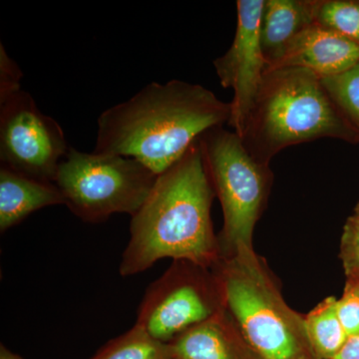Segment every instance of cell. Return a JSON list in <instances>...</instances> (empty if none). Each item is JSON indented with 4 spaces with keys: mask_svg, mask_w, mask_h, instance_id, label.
<instances>
[{
    "mask_svg": "<svg viewBox=\"0 0 359 359\" xmlns=\"http://www.w3.org/2000/svg\"><path fill=\"white\" fill-rule=\"evenodd\" d=\"M323 84L344 119L359 135V62L342 74L325 78Z\"/></svg>",
    "mask_w": 359,
    "mask_h": 359,
    "instance_id": "e0dca14e",
    "label": "cell"
},
{
    "mask_svg": "<svg viewBox=\"0 0 359 359\" xmlns=\"http://www.w3.org/2000/svg\"><path fill=\"white\" fill-rule=\"evenodd\" d=\"M176 359H263L226 308L171 342Z\"/></svg>",
    "mask_w": 359,
    "mask_h": 359,
    "instance_id": "8fae6325",
    "label": "cell"
},
{
    "mask_svg": "<svg viewBox=\"0 0 359 359\" xmlns=\"http://www.w3.org/2000/svg\"><path fill=\"white\" fill-rule=\"evenodd\" d=\"M0 359H25L21 358L18 354L13 353V351H9L6 346H4V344L0 346Z\"/></svg>",
    "mask_w": 359,
    "mask_h": 359,
    "instance_id": "7402d4cb",
    "label": "cell"
},
{
    "mask_svg": "<svg viewBox=\"0 0 359 359\" xmlns=\"http://www.w3.org/2000/svg\"><path fill=\"white\" fill-rule=\"evenodd\" d=\"M337 311L347 337L359 334V280L347 278L344 294L337 299Z\"/></svg>",
    "mask_w": 359,
    "mask_h": 359,
    "instance_id": "d6986e66",
    "label": "cell"
},
{
    "mask_svg": "<svg viewBox=\"0 0 359 359\" xmlns=\"http://www.w3.org/2000/svg\"><path fill=\"white\" fill-rule=\"evenodd\" d=\"M264 6V0H238L235 39L229 50L214 61L222 86L233 91L228 125L238 137L244 134L268 67L261 42Z\"/></svg>",
    "mask_w": 359,
    "mask_h": 359,
    "instance_id": "9c48e42d",
    "label": "cell"
},
{
    "mask_svg": "<svg viewBox=\"0 0 359 359\" xmlns=\"http://www.w3.org/2000/svg\"><path fill=\"white\" fill-rule=\"evenodd\" d=\"M21 78L20 67L7 55L4 44L0 45V100L21 90Z\"/></svg>",
    "mask_w": 359,
    "mask_h": 359,
    "instance_id": "ffe728a7",
    "label": "cell"
},
{
    "mask_svg": "<svg viewBox=\"0 0 359 359\" xmlns=\"http://www.w3.org/2000/svg\"><path fill=\"white\" fill-rule=\"evenodd\" d=\"M208 175L224 212L218 238L221 257L240 249H254L252 236L268 201L273 173L269 165L257 162L242 139L223 127L200 137Z\"/></svg>",
    "mask_w": 359,
    "mask_h": 359,
    "instance_id": "5b68a950",
    "label": "cell"
},
{
    "mask_svg": "<svg viewBox=\"0 0 359 359\" xmlns=\"http://www.w3.org/2000/svg\"><path fill=\"white\" fill-rule=\"evenodd\" d=\"M157 178L133 158L80 152L70 147L59 164L53 183L75 216L96 224L114 214L133 216L150 195Z\"/></svg>",
    "mask_w": 359,
    "mask_h": 359,
    "instance_id": "8992f818",
    "label": "cell"
},
{
    "mask_svg": "<svg viewBox=\"0 0 359 359\" xmlns=\"http://www.w3.org/2000/svg\"><path fill=\"white\" fill-rule=\"evenodd\" d=\"M334 359H359V334L349 337Z\"/></svg>",
    "mask_w": 359,
    "mask_h": 359,
    "instance_id": "44dd1931",
    "label": "cell"
},
{
    "mask_svg": "<svg viewBox=\"0 0 359 359\" xmlns=\"http://www.w3.org/2000/svg\"><path fill=\"white\" fill-rule=\"evenodd\" d=\"M316 0H266L261 42L266 69L283 55L290 42L314 23Z\"/></svg>",
    "mask_w": 359,
    "mask_h": 359,
    "instance_id": "4fadbf2b",
    "label": "cell"
},
{
    "mask_svg": "<svg viewBox=\"0 0 359 359\" xmlns=\"http://www.w3.org/2000/svg\"><path fill=\"white\" fill-rule=\"evenodd\" d=\"M340 259L347 278L359 280V216L347 219L340 240Z\"/></svg>",
    "mask_w": 359,
    "mask_h": 359,
    "instance_id": "ac0fdd59",
    "label": "cell"
},
{
    "mask_svg": "<svg viewBox=\"0 0 359 359\" xmlns=\"http://www.w3.org/2000/svg\"><path fill=\"white\" fill-rule=\"evenodd\" d=\"M212 269L224 308L262 358L316 359L304 316L287 306L254 249H240L222 257Z\"/></svg>",
    "mask_w": 359,
    "mask_h": 359,
    "instance_id": "277c9868",
    "label": "cell"
},
{
    "mask_svg": "<svg viewBox=\"0 0 359 359\" xmlns=\"http://www.w3.org/2000/svg\"><path fill=\"white\" fill-rule=\"evenodd\" d=\"M304 318L313 358L334 359L348 339L337 316V299L327 297Z\"/></svg>",
    "mask_w": 359,
    "mask_h": 359,
    "instance_id": "5bb4252c",
    "label": "cell"
},
{
    "mask_svg": "<svg viewBox=\"0 0 359 359\" xmlns=\"http://www.w3.org/2000/svg\"><path fill=\"white\" fill-rule=\"evenodd\" d=\"M230 116L231 104L201 85L153 82L101 113L94 153L133 158L159 176Z\"/></svg>",
    "mask_w": 359,
    "mask_h": 359,
    "instance_id": "7a4b0ae2",
    "label": "cell"
},
{
    "mask_svg": "<svg viewBox=\"0 0 359 359\" xmlns=\"http://www.w3.org/2000/svg\"><path fill=\"white\" fill-rule=\"evenodd\" d=\"M215 196L199 139L158 176L145 203L131 217L120 275H138L165 257L214 268L222 259L211 218Z\"/></svg>",
    "mask_w": 359,
    "mask_h": 359,
    "instance_id": "6da1fadb",
    "label": "cell"
},
{
    "mask_svg": "<svg viewBox=\"0 0 359 359\" xmlns=\"http://www.w3.org/2000/svg\"><path fill=\"white\" fill-rule=\"evenodd\" d=\"M65 205L54 183L39 181L0 168V231L21 223L32 212L51 205Z\"/></svg>",
    "mask_w": 359,
    "mask_h": 359,
    "instance_id": "7c38bea8",
    "label": "cell"
},
{
    "mask_svg": "<svg viewBox=\"0 0 359 359\" xmlns=\"http://www.w3.org/2000/svg\"><path fill=\"white\" fill-rule=\"evenodd\" d=\"M91 359H176L170 344L159 341L138 323L111 340Z\"/></svg>",
    "mask_w": 359,
    "mask_h": 359,
    "instance_id": "9a60e30c",
    "label": "cell"
},
{
    "mask_svg": "<svg viewBox=\"0 0 359 359\" xmlns=\"http://www.w3.org/2000/svg\"><path fill=\"white\" fill-rule=\"evenodd\" d=\"M358 62L359 45L314 22L266 70L302 68L325 79L342 74Z\"/></svg>",
    "mask_w": 359,
    "mask_h": 359,
    "instance_id": "30bf717a",
    "label": "cell"
},
{
    "mask_svg": "<svg viewBox=\"0 0 359 359\" xmlns=\"http://www.w3.org/2000/svg\"><path fill=\"white\" fill-rule=\"evenodd\" d=\"M321 138L359 142L318 75L302 68L266 70L241 137L249 154L269 165L283 149Z\"/></svg>",
    "mask_w": 359,
    "mask_h": 359,
    "instance_id": "3957f363",
    "label": "cell"
},
{
    "mask_svg": "<svg viewBox=\"0 0 359 359\" xmlns=\"http://www.w3.org/2000/svg\"><path fill=\"white\" fill-rule=\"evenodd\" d=\"M65 132L43 114L28 92L0 100V162L11 171L53 183L69 151Z\"/></svg>",
    "mask_w": 359,
    "mask_h": 359,
    "instance_id": "ba28073f",
    "label": "cell"
},
{
    "mask_svg": "<svg viewBox=\"0 0 359 359\" xmlns=\"http://www.w3.org/2000/svg\"><path fill=\"white\" fill-rule=\"evenodd\" d=\"M224 308L216 273L188 261H174L149 285L136 323L165 344Z\"/></svg>",
    "mask_w": 359,
    "mask_h": 359,
    "instance_id": "52a82bcc",
    "label": "cell"
},
{
    "mask_svg": "<svg viewBox=\"0 0 359 359\" xmlns=\"http://www.w3.org/2000/svg\"><path fill=\"white\" fill-rule=\"evenodd\" d=\"M354 214L358 215V216H359V203L358 205H356L355 210H354Z\"/></svg>",
    "mask_w": 359,
    "mask_h": 359,
    "instance_id": "603a6c76",
    "label": "cell"
},
{
    "mask_svg": "<svg viewBox=\"0 0 359 359\" xmlns=\"http://www.w3.org/2000/svg\"><path fill=\"white\" fill-rule=\"evenodd\" d=\"M314 22L359 45V1L316 0Z\"/></svg>",
    "mask_w": 359,
    "mask_h": 359,
    "instance_id": "2e32d148",
    "label": "cell"
}]
</instances>
